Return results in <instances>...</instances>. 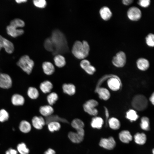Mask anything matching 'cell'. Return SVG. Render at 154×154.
<instances>
[{"label": "cell", "instance_id": "obj_1", "mask_svg": "<svg viewBox=\"0 0 154 154\" xmlns=\"http://www.w3.org/2000/svg\"><path fill=\"white\" fill-rule=\"evenodd\" d=\"M44 46L46 50L55 54L65 52L68 48L65 37L58 30L54 31L51 37L46 40Z\"/></svg>", "mask_w": 154, "mask_h": 154}, {"label": "cell", "instance_id": "obj_2", "mask_svg": "<svg viewBox=\"0 0 154 154\" xmlns=\"http://www.w3.org/2000/svg\"><path fill=\"white\" fill-rule=\"evenodd\" d=\"M90 46L88 42L84 40L82 42L76 41L72 47V52L74 56L79 59H85L88 55Z\"/></svg>", "mask_w": 154, "mask_h": 154}, {"label": "cell", "instance_id": "obj_3", "mask_svg": "<svg viewBox=\"0 0 154 154\" xmlns=\"http://www.w3.org/2000/svg\"><path fill=\"white\" fill-rule=\"evenodd\" d=\"M17 64L28 74H30L32 72L35 63L28 55H25L20 58Z\"/></svg>", "mask_w": 154, "mask_h": 154}, {"label": "cell", "instance_id": "obj_4", "mask_svg": "<svg viewBox=\"0 0 154 154\" xmlns=\"http://www.w3.org/2000/svg\"><path fill=\"white\" fill-rule=\"evenodd\" d=\"M131 104L135 110L139 111H142L147 108L148 101L144 96L142 94H137L133 98Z\"/></svg>", "mask_w": 154, "mask_h": 154}, {"label": "cell", "instance_id": "obj_5", "mask_svg": "<svg viewBox=\"0 0 154 154\" xmlns=\"http://www.w3.org/2000/svg\"><path fill=\"white\" fill-rule=\"evenodd\" d=\"M98 105V102L94 99L89 100L84 103L83 105L84 111L90 115L96 116L98 111L96 108Z\"/></svg>", "mask_w": 154, "mask_h": 154}, {"label": "cell", "instance_id": "obj_6", "mask_svg": "<svg viewBox=\"0 0 154 154\" xmlns=\"http://www.w3.org/2000/svg\"><path fill=\"white\" fill-rule=\"evenodd\" d=\"M76 132H70L68 136L70 139L73 143H79L82 142L84 139V131L83 128L76 130Z\"/></svg>", "mask_w": 154, "mask_h": 154}, {"label": "cell", "instance_id": "obj_7", "mask_svg": "<svg viewBox=\"0 0 154 154\" xmlns=\"http://www.w3.org/2000/svg\"><path fill=\"white\" fill-rule=\"evenodd\" d=\"M126 60L125 54L123 52L120 51L114 57L112 62L113 64L116 67L121 68L125 65Z\"/></svg>", "mask_w": 154, "mask_h": 154}, {"label": "cell", "instance_id": "obj_8", "mask_svg": "<svg viewBox=\"0 0 154 154\" xmlns=\"http://www.w3.org/2000/svg\"><path fill=\"white\" fill-rule=\"evenodd\" d=\"M99 145L105 149L111 150L113 149L116 146V142L113 137L110 136L108 138H101Z\"/></svg>", "mask_w": 154, "mask_h": 154}, {"label": "cell", "instance_id": "obj_9", "mask_svg": "<svg viewBox=\"0 0 154 154\" xmlns=\"http://www.w3.org/2000/svg\"><path fill=\"white\" fill-rule=\"evenodd\" d=\"M2 48L9 54L12 53L14 50L13 43L0 35V51Z\"/></svg>", "mask_w": 154, "mask_h": 154}, {"label": "cell", "instance_id": "obj_10", "mask_svg": "<svg viewBox=\"0 0 154 154\" xmlns=\"http://www.w3.org/2000/svg\"><path fill=\"white\" fill-rule=\"evenodd\" d=\"M12 84V81L11 77L8 74L0 73V87L8 89L11 88Z\"/></svg>", "mask_w": 154, "mask_h": 154}, {"label": "cell", "instance_id": "obj_11", "mask_svg": "<svg viewBox=\"0 0 154 154\" xmlns=\"http://www.w3.org/2000/svg\"><path fill=\"white\" fill-rule=\"evenodd\" d=\"M128 18L133 21H137L141 18V13L140 10L135 7H132L129 9L127 12Z\"/></svg>", "mask_w": 154, "mask_h": 154}, {"label": "cell", "instance_id": "obj_12", "mask_svg": "<svg viewBox=\"0 0 154 154\" xmlns=\"http://www.w3.org/2000/svg\"><path fill=\"white\" fill-rule=\"evenodd\" d=\"M107 83L109 88L114 91L119 90L121 86L120 80L117 76L110 77L108 80Z\"/></svg>", "mask_w": 154, "mask_h": 154}, {"label": "cell", "instance_id": "obj_13", "mask_svg": "<svg viewBox=\"0 0 154 154\" xmlns=\"http://www.w3.org/2000/svg\"><path fill=\"white\" fill-rule=\"evenodd\" d=\"M17 28L9 25L6 28L7 33L8 35L14 38L23 35L24 33V31L23 29Z\"/></svg>", "mask_w": 154, "mask_h": 154}, {"label": "cell", "instance_id": "obj_14", "mask_svg": "<svg viewBox=\"0 0 154 154\" xmlns=\"http://www.w3.org/2000/svg\"><path fill=\"white\" fill-rule=\"evenodd\" d=\"M32 123L33 127L38 129H41L46 124L45 119L41 116L33 117L32 120Z\"/></svg>", "mask_w": 154, "mask_h": 154}, {"label": "cell", "instance_id": "obj_15", "mask_svg": "<svg viewBox=\"0 0 154 154\" xmlns=\"http://www.w3.org/2000/svg\"><path fill=\"white\" fill-rule=\"evenodd\" d=\"M62 88L63 92L69 96H73L76 92V86L72 83H65L62 84Z\"/></svg>", "mask_w": 154, "mask_h": 154}, {"label": "cell", "instance_id": "obj_16", "mask_svg": "<svg viewBox=\"0 0 154 154\" xmlns=\"http://www.w3.org/2000/svg\"><path fill=\"white\" fill-rule=\"evenodd\" d=\"M119 137L120 141L125 143H128L131 141L133 137L130 132L128 130H123L119 134Z\"/></svg>", "mask_w": 154, "mask_h": 154}, {"label": "cell", "instance_id": "obj_17", "mask_svg": "<svg viewBox=\"0 0 154 154\" xmlns=\"http://www.w3.org/2000/svg\"><path fill=\"white\" fill-rule=\"evenodd\" d=\"M95 91L98 94L99 98L102 100H107L110 97L109 91L105 88L99 87L95 89Z\"/></svg>", "mask_w": 154, "mask_h": 154}, {"label": "cell", "instance_id": "obj_18", "mask_svg": "<svg viewBox=\"0 0 154 154\" xmlns=\"http://www.w3.org/2000/svg\"><path fill=\"white\" fill-rule=\"evenodd\" d=\"M42 67L44 73L47 75L52 74L55 71V68L53 64L50 62H43Z\"/></svg>", "mask_w": 154, "mask_h": 154}, {"label": "cell", "instance_id": "obj_19", "mask_svg": "<svg viewBox=\"0 0 154 154\" xmlns=\"http://www.w3.org/2000/svg\"><path fill=\"white\" fill-rule=\"evenodd\" d=\"M39 112L42 116L46 117L52 114L54 109L52 106L49 104L46 105L40 106Z\"/></svg>", "mask_w": 154, "mask_h": 154}, {"label": "cell", "instance_id": "obj_20", "mask_svg": "<svg viewBox=\"0 0 154 154\" xmlns=\"http://www.w3.org/2000/svg\"><path fill=\"white\" fill-rule=\"evenodd\" d=\"M39 88L43 93L44 94L50 93L53 88V85L50 81L46 80L40 84Z\"/></svg>", "mask_w": 154, "mask_h": 154}, {"label": "cell", "instance_id": "obj_21", "mask_svg": "<svg viewBox=\"0 0 154 154\" xmlns=\"http://www.w3.org/2000/svg\"><path fill=\"white\" fill-rule=\"evenodd\" d=\"M11 102L13 104L14 106H22L25 103V99L22 95L18 94H16L12 96Z\"/></svg>", "mask_w": 154, "mask_h": 154}, {"label": "cell", "instance_id": "obj_22", "mask_svg": "<svg viewBox=\"0 0 154 154\" xmlns=\"http://www.w3.org/2000/svg\"><path fill=\"white\" fill-rule=\"evenodd\" d=\"M137 68L140 70L145 71L148 69L149 66V63L146 59L143 58L138 59L136 62Z\"/></svg>", "mask_w": 154, "mask_h": 154}, {"label": "cell", "instance_id": "obj_23", "mask_svg": "<svg viewBox=\"0 0 154 154\" xmlns=\"http://www.w3.org/2000/svg\"><path fill=\"white\" fill-rule=\"evenodd\" d=\"M104 123V121L101 117L95 116L92 119L91 125L94 128L101 129Z\"/></svg>", "mask_w": 154, "mask_h": 154}, {"label": "cell", "instance_id": "obj_24", "mask_svg": "<svg viewBox=\"0 0 154 154\" xmlns=\"http://www.w3.org/2000/svg\"><path fill=\"white\" fill-rule=\"evenodd\" d=\"M100 13L101 18L105 21L110 19L112 15L110 9L106 6L101 8L100 10Z\"/></svg>", "mask_w": 154, "mask_h": 154}, {"label": "cell", "instance_id": "obj_25", "mask_svg": "<svg viewBox=\"0 0 154 154\" xmlns=\"http://www.w3.org/2000/svg\"><path fill=\"white\" fill-rule=\"evenodd\" d=\"M46 123L48 124L49 123L56 121L58 122H61L64 123H68V121L65 119L60 117L57 115H52L46 117L45 119Z\"/></svg>", "mask_w": 154, "mask_h": 154}, {"label": "cell", "instance_id": "obj_26", "mask_svg": "<svg viewBox=\"0 0 154 154\" xmlns=\"http://www.w3.org/2000/svg\"><path fill=\"white\" fill-rule=\"evenodd\" d=\"M134 139L136 143L139 145H143L146 141L147 136L144 133L138 132L134 135Z\"/></svg>", "mask_w": 154, "mask_h": 154}, {"label": "cell", "instance_id": "obj_27", "mask_svg": "<svg viewBox=\"0 0 154 154\" xmlns=\"http://www.w3.org/2000/svg\"><path fill=\"white\" fill-rule=\"evenodd\" d=\"M54 60L55 65L58 68H62L66 64V61L65 58L62 55L56 54L54 58Z\"/></svg>", "mask_w": 154, "mask_h": 154}, {"label": "cell", "instance_id": "obj_28", "mask_svg": "<svg viewBox=\"0 0 154 154\" xmlns=\"http://www.w3.org/2000/svg\"><path fill=\"white\" fill-rule=\"evenodd\" d=\"M108 123L110 128L113 130H117L120 127L119 121L116 117H112L110 118L108 120Z\"/></svg>", "mask_w": 154, "mask_h": 154}, {"label": "cell", "instance_id": "obj_29", "mask_svg": "<svg viewBox=\"0 0 154 154\" xmlns=\"http://www.w3.org/2000/svg\"><path fill=\"white\" fill-rule=\"evenodd\" d=\"M19 128L21 132L27 133L30 131L31 127L30 123L27 121L23 120L20 122Z\"/></svg>", "mask_w": 154, "mask_h": 154}, {"label": "cell", "instance_id": "obj_30", "mask_svg": "<svg viewBox=\"0 0 154 154\" xmlns=\"http://www.w3.org/2000/svg\"><path fill=\"white\" fill-rule=\"evenodd\" d=\"M126 118L132 122L135 121L139 118V116L136 112L133 109H129L126 112Z\"/></svg>", "mask_w": 154, "mask_h": 154}, {"label": "cell", "instance_id": "obj_31", "mask_svg": "<svg viewBox=\"0 0 154 154\" xmlns=\"http://www.w3.org/2000/svg\"><path fill=\"white\" fill-rule=\"evenodd\" d=\"M27 94L28 96L32 99H36L39 96V92L38 90L33 87H29L27 90Z\"/></svg>", "mask_w": 154, "mask_h": 154}, {"label": "cell", "instance_id": "obj_32", "mask_svg": "<svg viewBox=\"0 0 154 154\" xmlns=\"http://www.w3.org/2000/svg\"><path fill=\"white\" fill-rule=\"evenodd\" d=\"M46 99L49 105L52 106L58 100V94L56 92H50L47 95Z\"/></svg>", "mask_w": 154, "mask_h": 154}, {"label": "cell", "instance_id": "obj_33", "mask_svg": "<svg viewBox=\"0 0 154 154\" xmlns=\"http://www.w3.org/2000/svg\"><path fill=\"white\" fill-rule=\"evenodd\" d=\"M140 126L141 129L144 130L148 131L150 130L149 120L148 117L143 116L141 118Z\"/></svg>", "mask_w": 154, "mask_h": 154}, {"label": "cell", "instance_id": "obj_34", "mask_svg": "<svg viewBox=\"0 0 154 154\" xmlns=\"http://www.w3.org/2000/svg\"><path fill=\"white\" fill-rule=\"evenodd\" d=\"M71 125L76 130L83 128L84 124L83 122L80 119L78 118L74 119L72 121Z\"/></svg>", "mask_w": 154, "mask_h": 154}, {"label": "cell", "instance_id": "obj_35", "mask_svg": "<svg viewBox=\"0 0 154 154\" xmlns=\"http://www.w3.org/2000/svg\"><path fill=\"white\" fill-rule=\"evenodd\" d=\"M9 25L13 27L19 28L24 27L25 23L24 21L22 20L19 18H16L10 21Z\"/></svg>", "mask_w": 154, "mask_h": 154}, {"label": "cell", "instance_id": "obj_36", "mask_svg": "<svg viewBox=\"0 0 154 154\" xmlns=\"http://www.w3.org/2000/svg\"><path fill=\"white\" fill-rule=\"evenodd\" d=\"M47 125L48 129L51 132L58 131L61 127V125L59 122H51L48 123Z\"/></svg>", "mask_w": 154, "mask_h": 154}, {"label": "cell", "instance_id": "obj_37", "mask_svg": "<svg viewBox=\"0 0 154 154\" xmlns=\"http://www.w3.org/2000/svg\"><path fill=\"white\" fill-rule=\"evenodd\" d=\"M17 149L18 151L20 154H29V149L24 143L19 144L17 146Z\"/></svg>", "mask_w": 154, "mask_h": 154}, {"label": "cell", "instance_id": "obj_38", "mask_svg": "<svg viewBox=\"0 0 154 154\" xmlns=\"http://www.w3.org/2000/svg\"><path fill=\"white\" fill-rule=\"evenodd\" d=\"M9 115L8 112L5 109H2L0 110V121L4 122L7 120Z\"/></svg>", "mask_w": 154, "mask_h": 154}, {"label": "cell", "instance_id": "obj_39", "mask_svg": "<svg viewBox=\"0 0 154 154\" xmlns=\"http://www.w3.org/2000/svg\"><path fill=\"white\" fill-rule=\"evenodd\" d=\"M146 42L147 44L150 47L154 46V35L152 33L149 34L146 37Z\"/></svg>", "mask_w": 154, "mask_h": 154}, {"label": "cell", "instance_id": "obj_40", "mask_svg": "<svg viewBox=\"0 0 154 154\" xmlns=\"http://www.w3.org/2000/svg\"><path fill=\"white\" fill-rule=\"evenodd\" d=\"M34 5L37 7L42 8L46 5V2L45 0H34L33 1Z\"/></svg>", "mask_w": 154, "mask_h": 154}, {"label": "cell", "instance_id": "obj_41", "mask_svg": "<svg viewBox=\"0 0 154 154\" xmlns=\"http://www.w3.org/2000/svg\"><path fill=\"white\" fill-rule=\"evenodd\" d=\"M84 70L86 73L90 75L93 74L96 71L95 67L91 64L87 66Z\"/></svg>", "mask_w": 154, "mask_h": 154}, {"label": "cell", "instance_id": "obj_42", "mask_svg": "<svg viewBox=\"0 0 154 154\" xmlns=\"http://www.w3.org/2000/svg\"><path fill=\"white\" fill-rule=\"evenodd\" d=\"M90 64H91L90 61L86 59L82 60L80 63V66L83 70Z\"/></svg>", "mask_w": 154, "mask_h": 154}, {"label": "cell", "instance_id": "obj_43", "mask_svg": "<svg viewBox=\"0 0 154 154\" xmlns=\"http://www.w3.org/2000/svg\"><path fill=\"white\" fill-rule=\"evenodd\" d=\"M150 1L149 0H139L138 3L140 6L142 7H146L150 5Z\"/></svg>", "mask_w": 154, "mask_h": 154}, {"label": "cell", "instance_id": "obj_44", "mask_svg": "<svg viewBox=\"0 0 154 154\" xmlns=\"http://www.w3.org/2000/svg\"><path fill=\"white\" fill-rule=\"evenodd\" d=\"M18 152L16 150L10 148L6 152L5 154H17Z\"/></svg>", "mask_w": 154, "mask_h": 154}, {"label": "cell", "instance_id": "obj_45", "mask_svg": "<svg viewBox=\"0 0 154 154\" xmlns=\"http://www.w3.org/2000/svg\"><path fill=\"white\" fill-rule=\"evenodd\" d=\"M55 151L51 148H49L45 151L44 154H55Z\"/></svg>", "mask_w": 154, "mask_h": 154}, {"label": "cell", "instance_id": "obj_46", "mask_svg": "<svg viewBox=\"0 0 154 154\" xmlns=\"http://www.w3.org/2000/svg\"><path fill=\"white\" fill-rule=\"evenodd\" d=\"M133 1L132 0H123L122 1V3L125 5H129L131 4Z\"/></svg>", "mask_w": 154, "mask_h": 154}, {"label": "cell", "instance_id": "obj_47", "mask_svg": "<svg viewBox=\"0 0 154 154\" xmlns=\"http://www.w3.org/2000/svg\"><path fill=\"white\" fill-rule=\"evenodd\" d=\"M105 114L106 117V126L107 127V119L109 116V114L108 112V110L106 108H105Z\"/></svg>", "mask_w": 154, "mask_h": 154}, {"label": "cell", "instance_id": "obj_48", "mask_svg": "<svg viewBox=\"0 0 154 154\" xmlns=\"http://www.w3.org/2000/svg\"><path fill=\"white\" fill-rule=\"evenodd\" d=\"M149 100L152 104L153 105L154 104V95L153 93L151 94L149 98Z\"/></svg>", "mask_w": 154, "mask_h": 154}, {"label": "cell", "instance_id": "obj_49", "mask_svg": "<svg viewBox=\"0 0 154 154\" xmlns=\"http://www.w3.org/2000/svg\"><path fill=\"white\" fill-rule=\"evenodd\" d=\"M15 1L17 3L20 4L22 3H26L27 1V0H16Z\"/></svg>", "mask_w": 154, "mask_h": 154}, {"label": "cell", "instance_id": "obj_50", "mask_svg": "<svg viewBox=\"0 0 154 154\" xmlns=\"http://www.w3.org/2000/svg\"><path fill=\"white\" fill-rule=\"evenodd\" d=\"M152 153L153 154H154V149H153L152 150Z\"/></svg>", "mask_w": 154, "mask_h": 154}]
</instances>
